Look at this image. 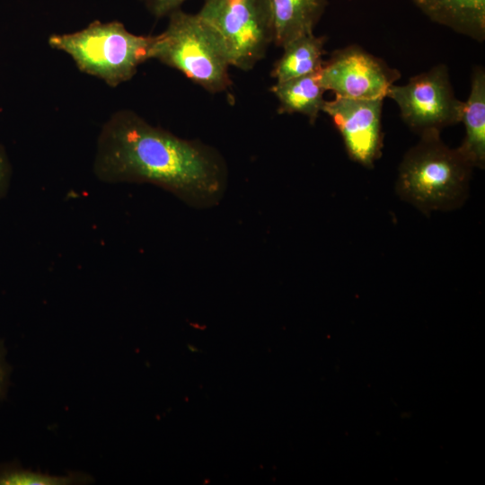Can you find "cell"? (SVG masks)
Here are the masks:
<instances>
[{
    "label": "cell",
    "mask_w": 485,
    "mask_h": 485,
    "mask_svg": "<svg viewBox=\"0 0 485 485\" xmlns=\"http://www.w3.org/2000/svg\"><path fill=\"white\" fill-rule=\"evenodd\" d=\"M93 172L106 183L158 186L197 208L217 205L227 185V168L216 150L179 137L128 110L114 112L102 126Z\"/></svg>",
    "instance_id": "6da1fadb"
},
{
    "label": "cell",
    "mask_w": 485,
    "mask_h": 485,
    "mask_svg": "<svg viewBox=\"0 0 485 485\" xmlns=\"http://www.w3.org/2000/svg\"><path fill=\"white\" fill-rule=\"evenodd\" d=\"M472 165L440 134H428L404 154L395 192L424 215L461 207L470 193Z\"/></svg>",
    "instance_id": "7a4b0ae2"
},
{
    "label": "cell",
    "mask_w": 485,
    "mask_h": 485,
    "mask_svg": "<svg viewBox=\"0 0 485 485\" xmlns=\"http://www.w3.org/2000/svg\"><path fill=\"white\" fill-rule=\"evenodd\" d=\"M155 36L136 35L118 21H94L74 32L52 34L50 48L68 55L77 68L110 87L129 81L151 59Z\"/></svg>",
    "instance_id": "3957f363"
},
{
    "label": "cell",
    "mask_w": 485,
    "mask_h": 485,
    "mask_svg": "<svg viewBox=\"0 0 485 485\" xmlns=\"http://www.w3.org/2000/svg\"><path fill=\"white\" fill-rule=\"evenodd\" d=\"M166 29L155 36L151 59L181 72L211 93L226 91L230 63L213 30L196 13L177 9Z\"/></svg>",
    "instance_id": "277c9868"
},
{
    "label": "cell",
    "mask_w": 485,
    "mask_h": 485,
    "mask_svg": "<svg viewBox=\"0 0 485 485\" xmlns=\"http://www.w3.org/2000/svg\"><path fill=\"white\" fill-rule=\"evenodd\" d=\"M216 34L231 66L252 69L274 40L269 0H204L197 13Z\"/></svg>",
    "instance_id": "5b68a950"
},
{
    "label": "cell",
    "mask_w": 485,
    "mask_h": 485,
    "mask_svg": "<svg viewBox=\"0 0 485 485\" xmlns=\"http://www.w3.org/2000/svg\"><path fill=\"white\" fill-rule=\"evenodd\" d=\"M386 97L397 103L402 120L419 137L440 134L461 122L463 101L455 97L444 65L412 76L403 85L393 84Z\"/></svg>",
    "instance_id": "8992f818"
},
{
    "label": "cell",
    "mask_w": 485,
    "mask_h": 485,
    "mask_svg": "<svg viewBox=\"0 0 485 485\" xmlns=\"http://www.w3.org/2000/svg\"><path fill=\"white\" fill-rule=\"evenodd\" d=\"M400 74L358 47L336 50L319 71L320 84L335 97L384 99Z\"/></svg>",
    "instance_id": "52a82bcc"
},
{
    "label": "cell",
    "mask_w": 485,
    "mask_h": 485,
    "mask_svg": "<svg viewBox=\"0 0 485 485\" xmlns=\"http://www.w3.org/2000/svg\"><path fill=\"white\" fill-rule=\"evenodd\" d=\"M383 100L335 97L325 101L322 110L331 118L348 156L367 168L382 154Z\"/></svg>",
    "instance_id": "ba28073f"
},
{
    "label": "cell",
    "mask_w": 485,
    "mask_h": 485,
    "mask_svg": "<svg viewBox=\"0 0 485 485\" xmlns=\"http://www.w3.org/2000/svg\"><path fill=\"white\" fill-rule=\"evenodd\" d=\"M276 46L284 48L292 40L313 33L327 0H269Z\"/></svg>",
    "instance_id": "9c48e42d"
},
{
    "label": "cell",
    "mask_w": 485,
    "mask_h": 485,
    "mask_svg": "<svg viewBox=\"0 0 485 485\" xmlns=\"http://www.w3.org/2000/svg\"><path fill=\"white\" fill-rule=\"evenodd\" d=\"M461 121L465 136L457 149L472 167L485 165V73L475 68L472 75L471 92L463 102Z\"/></svg>",
    "instance_id": "30bf717a"
},
{
    "label": "cell",
    "mask_w": 485,
    "mask_h": 485,
    "mask_svg": "<svg viewBox=\"0 0 485 485\" xmlns=\"http://www.w3.org/2000/svg\"><path fill=\"white\" fill-rule=\"evenodd\" d=\"M432 21L483 40L485 0H413Z\"/></svg>",
    "instance_id": "8fae6325"
},
{
    "label": "cell",
    "mask_w": 485,
    "mask_h": 485,
    "mask_svg": "<svg viewBox=\"0 0 485 485\" xmlns=\"http://www.w3.org/2000/svg\"><path fill=\"white\" fill-rule=\"evenodd\" d=\"M319 71L277 82L270 88L279 103L278 113H299L306 116L312 124L315 122L325 102Z\"/></svg>",
    "instance_id": "7c38bea8"
},
{
    "label": "cell",
    "mask_w": 485,
    "mask_h": 485,
    "mask_svg": "<svg viewBox=\"0 0 485 485\" xmlns=\"http://www.w3.org/2000/svg\"><path fill=\"white\" fill-rule=\"evenodd\" d=\"M325 41V37L313 33L292 40L283 48V55L275 63L271 76L277 82H284L318 72L324 63Z\"/></svg>",
    "instance_id": "4fadbf2b"
},
{
    "label": "cell",
    "mask_w": 485,
    "mask_h": 485,
    "mask_svg": "<svg viewBox=\"0 0 485 485\" xmlns=\"http://www.w3.org/2000/svg\"><path fill=\"white\" fill-rule=\"evenodd\" d=\"M83 481L77 474L66 477L51 476L19 468L0 470V485H66Z\"/></svg>",
    "instance_id": "5bb4252c"
},
{
    "label": "cell",
    "mask_w": 485,
    "mask_h": 485,
    "mask_svg": "<svg viewBox=\"0 0 485 485\" xmlns=\"http://www.w3.org/2000/svg\"><path fill=\"white\" fill-rule=\"evenodd\" d=\"M186 0H144L150 13L156 18L169 15Z\"/></svg>",
    "instance_id": "9a60e30c"
},
{
    "label": "cell",
    "mask_w": 485,
    "mask_h": 485,
    "mask_svg": "<svg viewBox=\"0 0 485 485\" xmlns=\"http://www.w3.org/2000/svg\"><path fill=\"white\" fill-rule=\"evenodd\" d=\"M12 164L5 148L0 145V199L8 192L12 179Z\"/></svg>",
    "instance_id": "2e32d148"
},
{
    "label": "cell",
    "mask_w": 485,
    "mask_h": 485,
    "mask_svg": "<svg viewBox=\"0 0 485 485\" xmlns=\"http://www.w3.org/2000/svg\"><path fill=\"white\" fill-rule=\"evenodd\" d=\"M8 376V367L4 360V350L0 343V396L3 394L6 385Z\"/></svg>",
    "instance_id": "e0dca14e"
}]
</instances>
